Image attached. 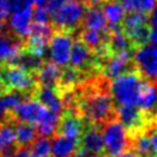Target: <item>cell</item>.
<instances>
[{"label": "cell", "mask_w": 157, "mask_h": 157, "mask_svg": "<svg viewBox=\"0 0 157 157\" xmlns=\"http://www.w3.org/2000/svg\"><path fill=\"white\" fill-rule=\"evenodd\" d=\"M7 17V25L10 31L17 38L25 40L29 34L32 26V7L10 11Z\"/></svg>", "instance_id": "5bb4252c"}, {"label": "cell", "mask_w": 157, "mask_h": 157, "mask_svg": "<svg viewBox=\"0 0 157 157\" xmlns=\"http://www.w3.org/2000/svg\"><path fill=\"white\" fill-rule=\"evenodd\" d=\"M28 157H50V156H38V155H33V153L29 152V156Z\"/></svg>", "instance_id": "f35d334b"}, {"label": "cell", "mask_w": 157, "mask_h": 157, "mask_svg": "<svg viewBox=\"0 0 157 157\" xmlns=\"http://www.w3.org/2000/svg\"><path fill=\"white\" fill-rule=\"evenodd\" d=\"M78 1L83 2L86 6H90V5H96V4H98L99 0H78Z\"/></svg>", "instance_id": "74e56055"}, {"label": "cell", "mask_w": 157, "mask_h": 157, "mask_svg": "<svg viewBox=\"0 0 157 157\" xmlns=\"http://www.w3.org/2000/svg\"><path fill=\"white\" fill-rule=\"evenodd\" d=\"M37 78L34 74H31L15 64H4L0 66V88L18 91L32 96L37 87Z\"/></svg>", "instance_id": "7a4b0ae2"}, {"label": "cell", "mask_w": 157, "mask_h": 157, "mask_svg": "<svg viewBox=\"0 0 157 157\" xmlns=\"http://www.w3.org/2000/svg\"><path fill=\"white\" fill-rule=\"evenodd\" d=\"M81 26H82V28L98 29V31H108V28H109L102 9L98 7L97 4L90 5L86 7Z\"/></svg>", "instance_id": "ffe728a7"}, {"label": "cell", "mask_w": 157, "mask_h": 157, "mask_svg": "<svg viewBox=\"0 0 157 157\" xmlns=\"http://www.w3.org/2000/svg\"><path fill=\"white\" fill-rule=\"evenodd\" d=\"M59 76H60V66H58L53 61H44L40 69L36 74L38 85L53 87V88L56 87Z\"/></svg>", "instance_id": "603a6c76"}, {"label": "cell", "mask_w": 157, "mask_h": 157, "mask_svg": "<svg viewBox=\"0 0 157 157\" xmlns=\"http://www.w3.org/2000/svg\"><path fill=\"white\" fill-rule=\"evenodd\" d=\"M120 27L135 48L146 44L150 38L148 13L140 11L128 12L121 21Z\"/></svg>", "instance_id": "5b68a950"}, {"label": "cell", "mask_w": 157, "mask_h": 157, "mask_svg": "<svg viewBox=\"0 0 157 157\" xmlns=\"http://www.w3.org/2000/svg\"><path fill=\"white\" fill-rule=\"evenodd\" d=\"M99 1H101V0H99ZM102 1H107V0H102Z\"/></svg>", "instance_id": "60d3db41"}, {"label": "cell", "mask_w": 157, "mask_h": 157, "mask_svg": "<svg viewBox=\"0 0 157 157\" xmlns=\"http://www.w3.org/2000/svg\"><path fill=\"white\" fill-rule=\"evenodd\" d=\"M13 128L17 146H29L37 137V130L33 124L25 121H13Z\"/></svg>", "instance_id": "d4e9b609"}, {"label": "cell", "mask_w": 157, "mask_h": 157, "mask_svg": "<svg viewBox=\"0 0 157 157\" xmlns=\"http://www.w3.org/2000/svg\"><path fill=\"white\" fill-rule=\"evenodd\" d=\"M103 152L105 157H118L130 148V137L126 129L117 119H112L102 126Z\"/></svg>", "instance_id": "3957f363"}, {"label": "cell", "mask_w": 157, "mask_h": 157, "mask_svg": "<svg viewBox=\"0 0 157 157\" xmlns=\"http://www.w3.org/2000/svg\"><path fill=\"white\" fill-rule=\"evenodd\" d=\"M2 27H4V22H2V20L0 18V33H1V31H2Z\"/></svg>", "instance_id": "ab89813d"}, {"label": "cell", "mask_w": 157, "mask_h": 157, "mask_svg": "<svg viewBox=\"0 0 157 157\" xmlns=\"http://www.w3.org/2000/svg\"><path fill=\"white\" fill-rule=\"evenodd\" d=\"M86 5L78 0H69L64 6H61L55 13L52 15V22L56 31H66L74 33L81 26Z\"/></svg>", "instance_id": "277c9868"}, {"label": "cell", "mask_w": 157, "mask_h": 157, "mask_svg": "<svg viewBox=\"0 0 157 157\" xmlns=\"http://www.w3.org/2000/svg\"><path fill=\"white\" fill-rule=\"evenodd\" d=\"M148 15V27H150V38L152 44L157 45V10L155 9L153 11L150 12Z\"/></svg>", "instance_id": "4dcf8cb0"}, {"label": "cell", "mask_w": 157, "mask_h": 157, "mask_svg": "<svg viewBox=\"0 0 157 157\" xmlns=\"http://www.w3.org/2000/svg\"><path fill=\"white\" fill-rule=\"evenodd\" d=\"M27 97H31V96L18 91H11V90L1 91L0 92V123L11 121L13 109L21 101H23Z\"/></svg>", "instance_id": "2e32d148"}, {"label": "cell", "mask_w": 157, "mask_h": 157, "mask_svg": "<svg viewBox=\"0 0 157 157\" xmlns=\"http://www.w3.org/2000/svg\"><path fill=\"white\" fill-rule=\"evenodd\" d=\"M102 11H103V15L107 20L108 26L120 25L124 16H125V11H124L120 1H118V0H107V1H104Z\"/></svg>", "instance_id": "484cf974"}, {"label": "cell", "mask_w": 157, "mask_h": 157, "mask_svg": "<svg viewBox=\"0 0 157 157\" xmlns=\"http://www.w3.org/2000/svg\"><path fill=\"white\" fill-rule=\"evenodd\" d=\"M135 49L110 52L101 61V72L109 80H113L121 75L125 71H129L134 67L132 55Z\"/></svg>", "instance_id": "ba28073f"}, {"label": "cell", "mask_w": 157, "mask_h": 157, "mask_svg": "<svg viewBox=\"0 0 157 157\" xmlns=\"http://www.w3.org/2000/svg\"><path fill=\"white\" fill-rule=\"evenodd\" d=\"M67 1H69V0H49L48 4L45 5V7H47V10L49 11V13H50V16H52V15L55 13L61 6H64Z\"/></svg>", "instance_id": "d6a6232c"}, {"label": "cell", "mask_w": 157, "mask_h": 157, "mask_svg": "<svg viewBox=\"0 0 157 157\" xmlns=\"http://www.w3.org/2000/svg\"><path fill=\"white\" fill-rule=\"evenodd\" d=\"M49 0H33V4L36 6H45Z\"/></svg>", "instance_id": "8d00e7d4"}, {"label": "cell", "mask_w": 157, "mask_h": 157, "mask_svg": "<svg viewBox=\"0 0 157 157\" xmlns=\"http://www.w3.org/2000/svg\"><path fill=\"white\" fill-rule=\"evenodd\" d=\"M136 105L147 115L157 110V85L156 83L145 80L141 87V91L139 93Z\"/></svg>", "instance_id": "d6986e66"}, {"label": "cell", "mask_w": 157, "mask_h": 157, "mask_svg": "<svg viewBox=\"0 0 157 157\" xmlns=\"http://www.w3.org/2000/svg\"><path fill=\"white\" fill-rule=\"evenodd\" d=\"M29 147L28 146H17L16 150L9 157H28L29 156Z\"/></svg>", "instance_id": "e575fe53"}, {"label": "cell", "mask_w": 157, "mask_h": 157, "mask_svg": "<svg viewBox=\"0 0 157 157\" xmlns=\"http://www.w3.org/2000/svg\"><path fill=\"white\" fill-rule=\"evenodd\" d=\"M52 34H53V27L49 23L32 22L29 34L23 40V49L44 58Z\"/></svg>", "instance_id": "9c48e42d"}, {"label": "cell", "mask_w": 157, "mask_h": 157, "mask_svg": "<svg viewBox=\"0 0 157 157\" xmlns=\"http://www.w3.org/2000/svg\"><path fill=\"white\" fill-rule=\"evenodd\" d=\"M43 63H44V59L42 56L36 55V54H33V53H31V52H28L26 49H22L17 54V56L15 58L12 64H15V65L20 66L21 69L36 75L37 71L43 65Z\"/></svg>", "instance_id": "cb8c5ba5"}, {"label": "cell", "mask_w": 157, "mask_h": 157, "mask_svg": "<svg viewBox=\"0 0 157 157\" xmlns=\"http://www.w3.org/2000/svg\"><path fill=\"white\" fill-rule=\"evenodd\" d=\"M69 61L74 67L85 72L86 75L101 72V60L80 38L72 42Z\"/></svg>", "instance_id": "52a82bcc"}, {"label": "cell", "mask_w": 157, "mask_h": 157, "mask_svg": "<svg viewBox=\"0 0 157 157\" xmlns=\"http://www.w3.org/2000/svg\"><path fill=\"white\" fill-rule=\"evenodd\" d=\"M69 157H105V156L103 153H94V152H90L77 147V150L74 153H71Z\"/></svg>", "instance_id": "836d02e7"}, {"label": "cell", "mask_w": 157, "mask_h": 157, "mask_svg": "<svg viewBox=\"0 0 157 157\" xmlns=\"http://www.w3.org/2000/svg\"><path fill=\"white\" fill-rule=\"evenodd\" d=\"M83 128H85V121L78 115L77 112L63 109L58 126H56V130H55V134L78 140L81 134H82Z\"/></svg>", "instance_id": "4fadbf2b"}, {"label": "cell", "mask_w": 157, "mask_h": 157, "mask_svg": "<svg viewBox=\"0 0 157 157\" xmlns=\"http://www.w3.org/2000/svg\"><path fill=\"white\" fill-rule=\"evenodd\" d=\"M23 49V40L16 36L0 34V66L12 64L17 54Z\"/></svg>", "instance_id": "e0dca14e"}, {"label": "cell", "mask_w": 157, "mask_h": 157, "mask_svg": "<svg viewBox=\"0 0 157 157\" xmlns=\"http://www.w3.org/2000/svg\"><path fill=\"white\" fill-rule=\"evenodd\" d=\"M32 5H33V0H9L10 11L32 7Z\"/></svg>", "instance_id": "1f68e13d"}, {"label": "cell", "mask_w": 157, "mask_h": 157, "mask_svg": "<svg viewBox=\"0 0 157 157\" xmlns=\"http://www.w3.org/2000/svg\"><path fill=\"white\" fill-rule=\"evenodd\" d=\"M53 136V141L50 142V153H53V157H69L78 147V140L76 139L59 134Z\"/></svg>", "instance_id": "7402d4cb"}, {"label": "cell", "mask_w": 157, "mask_h": 157, "mask_svg": "<svg viewBox=\"0 0 157 157\" xmlns=\"http://www.w3.org/2000/svg\"><path fill=\"white\" fill-rule=\"evenodd\" d=\"M47 112L48 109L34 97L31 96L25 98L16 105V108L12 112L11 121H25L37 125Z\"/></svg>", "instance_id": "7c38bea8"}, {"label": "cell", "mask_w": 157, "mask_h": 157, "mask_svg": "<svg viewBox=\"0 0 157 157\" xmlns=\"http://www.w3.org/2000/svg\"><path fill=\"white\" fill-rule=\"evenodd\" d=\"M132 63L144 80L157 85V45L142 44L135 48Z\"/></svg>", "instance_id": "8992f818"}, {"label": "cell", "mask_w": 157, "mask_h": 157, "mask_svg": "<svg viewBox=\"0 0 157 157\" xmlns=\"http://www.w3.org/2000/svg\"><path fill=\"white\" fill-rule=\"evenodd\" d=\"M102 129L94 125L85 124L82 134L78 139V148L94 152V153H103V137H102Z\"/></svg>", "instance_id": "9a60e30c"}, {"label": "cell", "mask_w": 157, "mask_h": 157, "mask_svg": "<svg viewBox=\"0 0 157 157\" xmlns=\"http://www.w3.org/2000/svg\"><path fill=\"white\" fill-rule=\"evenodd\" d=\"M49 20H50V13L45 6H36V9L32 10V22L49 23Z\"/></svg>", "instance_id": "f546056e"}, {"label": "cell", "mask_w": 157, "mask_h": 157, "mask_svg": "<svg viewBox=\"0 0 157 157\" xmlns=\"http://www.w3.org/2000/svg\"><path fill=\"white\" fill-rule=\"evenodd\" d=\"M32 97H34L38 102H40L48 110L58 112V113L63 112L61 98H60L59 93L56 92V90L53 87L37 85L36 90L32 93Z\"/></svg>", "instance_id": "ac0fdd59"}, {"label": "cell", "mask_w": 157, "mask_h": 157, "mask_svg": "<svg viewBox=\"0 0 157 157\" xmlns=\"http://www.w3.org/2000/svg\"><path fill=\"white\" fill-rule=\"evenodd\" d=\"M125 12L140 11L150 13L156 9L157 0H119Z\"/></svg>", "instance_id": "83f0119b"}, {"label": "cell", "mask_w": 157, "mask_h": 157, "mask_svg": "<svg viewBox=\"0 0 157 157\" xmlns=\"http://www.w3.org/2000/svg\"><path fill=\"white\" fill-rule=\"evenodd\" d=\"M0 92H1V90H0Z\"/></svg>", "instance_id": "b9f144b4"}, {"label": "cell", "mask_w": 157, "mask_h": 157, "mask_svg": "<svg viewBox=\"0 0 157 157\" xmlns=\"http://www.w3.org/2000/svg\"><path fill=\"white\" fill-rule=\"evenodd\" d=\"M60 114L61 113L48 110L45 113V115L37 124V128H36L37 132L40 136H47V137L54 135L56 126H58V123H59V119H60Z\"/></svg>", "instance_id": "4316f807"}, {"label": "cell", "mask_w": 157, "mask_h": 157, "mask_svg": "<svg viewBox=\"0 0 157 157\" xmlns=\"http://www.w3.org/2000/svg\"><path fill=\"white\" fill-rule=\"evenodd\" d=\"M16 147L13 121L0 123V157H9Z\"/></svg>", "instance_id": "44dd1931"}, {"label": "cell", "mask_w": 157, "mask_h": 157, "mask_svg": "<svg viewBox=\"0 0 157 157\" xmlns=\"http://www.w3.org/2000/svg\"><path fill=\"white\" fill-rule=\"evenodd\" d=\"M31 153L38 155V156H49L50 155V140L47 136H39L36 137L29 148Z\"/></svg>", "instance_id": "f1b7e54d"}, {"label": "cell", "mask_w": 157, "mask_h": 157, "mask_svg": "<svg viewBox=\"0 0 157 157\" xmlns=\"http://www.w3.org/2000/svg\"><path fill=\"white\" fill-rule=\"evenodd\" d=\"M10 13V6L9 0H0V18L4 20Z\"/></svg>", "instance_id": "d590c367"}, {"label": "cell", "mask_w": 157, "mask_h": 157, "mask_svg": "<svg viewBox=\"0 0 157 157\" xmlns=\"http://www.w3.org/2000/svg\"><path fill=\"white\" fill-rule=\"evenodd\" d=\"M117 119L126 129L129 136L144 131L147 124V114L142 112L136 104L117 105Z\"/></svg>", "instance_id": "8fae6325"}, {"label": "cell", "mask_w": 157, "mask_h": 157, "mask_svg": "<svg viewBox=\"0 0 157 157\" xmlns=\"http://www.w3.org/2000/svg\"><path fill=\"white\" fill-rule=\"evenodd\" d=\"M72 45V33L66 31H56L52 34L48 43V53L54 64L65 66L69 63Z\"/></svg>", "instance_id": "30bf717a"}, {"label": "cell", "mask_w": 157, "mask_h": 157, "mask_svg": "<svg viewBox=\"0 0 157 157\" xmlns=\"http://www.w3.org/2000/svg\"><path fill=\"white\" fill-rule=\"evenodd\" d=\"M144 82L145 80L136 69L125 71L113 78V82L110 83V94L114 103L118 105L136 104Z\"/></svg>", "instance_id": "6da1fadb"}]
</instances>
